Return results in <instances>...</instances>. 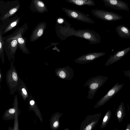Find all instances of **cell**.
I'll return each instance as SVG.
<instances>
[{
	"label": "cell",
	"mask_w": 130,
	"mask_h": 130,
	"mask_svg": "<svg viewBox=\"0 0 130 130\" xmlns=\"http://www.w3.org/2000/svg\"><path fill=\"white\" fill-rule=\"evenodd\" d=\"M19 48L17 41L15 39L5 41L4 45V51L9 61L14 62L16 52Z\"/></svg>",
	"instance_id": "5b68a950"
},
{
	"label": "cell",
	"mask_w": 130,
	"mask_h": 130,
	"mask_svg": "<svg viewBox=\"0 0 130 130\" xmlns=\"http://www.w3.org/2000/svg\"><path fill=\"white\" fill-rule=\"evenodd\" d=\"M35 103V101L33 100L30 101V103L31 105H34Z\"/></svg>",
	"instance_id": "83f0119b"
},
{
	"label": "cell",
	"mask_w": 130,
	"mask_h": 130,
	"mask_svg": "<svg viewBox=\"0 0 130 130\" xmlns=\"http://www.w3.org/2000/svg\"><path fill=\"white\" fill-rule=\"evenodd\" d=\"M46 26V24L45 23L41 22L38 24L33 30L30 38V41L34 42L41 37Z\"/></svg>",
	"instance_id": "ba28073f"
},
{
	"label": "cell",
	"mask_w": 130,
	"mask_h": 130,
	"mask_svg": "<svg viewBox=\"0 0 130 130\" xmlns=\"http://www.w3.org/2000/svg\"><path fill=\"white\" fill-rule=\"evenodd\" d=\"M3 34L0 32V57L3 64L5 63L4 45L5 41L3 38Z\"/></svg>",
	"instance_id": "2e32d148"
},
{
	"label": "cell",
	"mask_w": 130,
	"mask_h": 130,
	"mask_svg": "<svg viewBox=\"0 0 130 130\" xmlns=\"http://www.w3.org/2000/svg\"><path fill=\"white\" fill-rule=\"evenodd\" d=\"M21 93H22L23 97L24 98H26L28 96V94L26 89L24 87L21 88Z\"/></svg>",
	"instance_id": "ffe728a7"
},
{
	"label": "cell",
	"mask_w": 130,
	"mask_h": 130,
	"mask_svg": "<svg viewBox=\"0 0 130 130\" xmlns=\"http://www.w3.org/2000/svg\"><path fill=\"white\" fill-rule=\"evenodd\" d=\"M34 3L36 8L39 11L43 12L46 10L44 4L41 1L35 0Z\"/></svg>",
	"instance_id": "e0dca14e"
},
{
	"label": "cell",
	"mask_w": 130,
	"mask_h": 130,
	"mask_svg": "<svg viewBox=\"0 0 130 130\" xmlns=\"http://www.w3.org/2000/svg\"><path fill=\"white\" fill-rule=\"evenodd\" d=\"M91 12L97 18L107 21L119 20L123 18L122 16L117 13L104 10L95 9L92 10Z\"/></svg>",
	"instance_id": "3957f363"
},
{
	"label": "cell",
	"mask_w": 130,
	"mask_h": 130,
	"mask_svg": "<svg viewBox=\"0 0 130 130\" xmlns=\"http://www.w3.org/2000/svg\"><path fill=\"white\" fill-rule=\"evenodd\" d=\"M98 84L96 83H93L90 86V88L92 89H95L98 87Z\"/></svg>",
	"instance_id": "7402d4cb"
},
{
	"label": "cell",
	"mask_w": 130,
	"mask_h": 130,
	"mask_svg": "<svg viewBox=\"0 0 130 130\" xmlns=\"http://www.w3.org/2000/svg\"><path fill=\"white\" fill-rule=\"evenodd\" d=\"M19 22V19H17L11 22L5 23L1 26L0 32L4 34L9 32L16 27Z\"/></svg>",
	"instance_id": "4fadbf2b"
},
{
	"label": "cell",
	"mask_w": 130,
	"mask_h": 130,
	"mask_svg": "<svg viewBox=\"0 0 130 130\" xmlns=\"http://www.w3.org/2000/svg\"><path fill=\"white\" fill-rule=\"evenodd\" d=\"M116 31L119 36L122 38H130V30L123 25L117 26L115 28Z\"/></svg>",
	"instance_id": "7c38bea8"
},
{
	"label": "cell",
	"mask_w": 130,
	"mask_h": 130,
	"mask_svg": "<svg viewBox=\"0 0 130 130\" xmlns=\"http://www.w3.org/2000/svg\"><path fill=\"white\" fill-rule=\"evenodd\" d=\"M124 75L130 78V70L126 71H124Z\"/></svg>",
	"instance_id": "44dd1931"
},
{
	"label": "cell",
	"mask_w": 130,
	"mask_h": 130,
	"mask_svg": "<svg viewBox=\"0 0 130 130\" xmlns=\"http://www.w3.org/2000/svg\"><path fill=\"white\" fill-rule=\"evenodd\" d=\"M117 119L120 123L122 122L124 118L126 116L124 104L121 102L117 109L115 113Z\"/></svg>",
	"instance_id": "5bb4252c"
},
{
	"label": "cell",
	"mask_w": 130,
	"mask_h": 130,
	"mask_svg": "<svg viewBox=\"0 0 130 130\" xmlns=\"http://www.w3.org/2000/svg\"><path fill=\"white\" fill-rule=\"evenodd\" d=\"M91 129V126L90 125H89L87 126L85 129L86 130H90Z\"/></svg>",
	"instance_id": "4316f807"
},
{
	"label": "cell",
	"mask_w": 130,
	"mask_h": 130,
	"mask_svg": "<svg viewBox=\"0 0 130 130\" xmlns=\"http://www.w3.org/2000/svg\"><path fill=\"white\" fill-rule=\"evenodd\" d=\"M67 2L76 5L81 6L87 5L94 6L95 4L93 0H65Z\"/></svg>",
	"instance_id": "9a60e30c"
},
{
	"label": "cell",
	"mask_w": 130,
	"mask_h": 130,
	"mask_svg": "<svg viewBox=\"0 0 130 130\" xmlns=\"http://www.w3.org/2000/svg\"><path fill=\"white\" fill-rule=\"evenodd\" d=\"M55 71L56 74L62 78H64L67 76L73 75V73L72 69L69 66L57 68Z\"/></svg>",
	"instance_id": "8fae6325"
},
{
	"label": "cell",
	"mask_w": 130,
	"mask_h": 130,
	"mask_svg": "<svg viewBox=\"0 0 130 130\" xmlns=\"http://www.w3.org/2000/svg\"><path fill=\"white\" fill-rule=\"evenodd\" d=\"M56 30V34L61 40H65L69 37L74 36L88 40L90 44L100 43L101 39L100 34L93 30L88 29L75 30L73 28L60 27Z\"/></svg>",
	"instance_id": "6da1fadb"
},
{
	"label": "cell",
	"mask_w": 130,
	"mask_h": 130,
	"mask_svg": "<svg viewBox=\"0 0 130 130\" xmlns=\"http://www.w3.org/2000/svg\"><path fill=\"white\" fill-rule=\"evenodd\" d=\"M64 19L61 18H59L57 20V22L59 24H62L64 22Z\"/></svg>",
	"instance_id": "cb8c5ba5"
},
{
	"label": "cell",
	"mask_w": 130,
	"mask_h": 130,
	"mask_svg": "<svg viewBox=\"0 0 130 130\" xmlns=\"http://www.w3.org/2000/svg\"><path fill=\"white\" fill-rule=\"evenodd\" d=\"M28 28L27 24H25L17 28L11 34L3 37V38L5 41L10 39L16 40L18 43L19 48L22 52L24 54H29L30 52L26 45L27 38L23 37Z\"/></svg>",
	"instance_id": "7a4b0ae2"
},
{
	"label": "cell",
	"mask_w": 130,
	"mask_h": 130,
	"mask_svg": "<svg viewBox=\"0 0 130 130\" xmlns=\"http://www.w3.org/2000/svg\"><path fill=\"white\" fill-rule=\"evenodd\" d=\"M125 130H130V123L127 124Z\"/></svg>",
	"instance_id": "d4e9b609"
},
{
	"label": "cell",
	"mask_w": 130,
	"mask_h": 130,
	"mask_svg": "<svg viewBox=\"0 0 130 130\" xmlns=\"http://www.w3.org/2000/svg\"><path fill=\"white\" fill-rule=\"evenodd\" d=\"M124 86V84L119 85V82L115 84L108 91L102 99V103L107 102L119 91Z\"/></svg>",
	"instance_id": "30bf717a"
},
{
	"label": "cell",
	"mask_w": 130,
	"mask_h": 130,
	"mask_svg": "<svg viewBox=\"0 0 130 130\" xmlns=\"http://www.w3.org/2000/svg\"><path fill=\"white\" fill-rule=\"evenodd\" d=\"M15 109L14 108H10L8 110V112L9 113L11 114H14L15 112Z\"/></svg>",
	"instance_id": "603a6c76"
},
{
	"label": "cell",
	"mask_w": 130,
	"mask_h": 130,
	"mask_svg": "<svg viewBox=\"0 0 130 130\" xmlns=\"http://www.w3.org/2000/svg\"><path fill=\"white\" fill-rule=\"evenodd\" d=\"M106 54L103 52H94L84 54L78 57L74 60V62L80 64H85L92 61Z\"/></svg>",
	"instance_id": "8992f818"
},
{
	"label": "cell",
	"mask_w": 130,
	"mask_h": 130,
	"mask_svg": "<svg viewBox=\"0 0 130 130\" xmlns=\"http://www.w3.org/2000/svg\"><path fill=\"white\" fill-rule=\"evenodd\" d=\"M18 8V7H17L11 9L3 17L2 20H4L14 14L17 11Z\"/></svg>",
	"instance_id": "ac0fdd59"
},
{
	"label": "cell",
	"mask_w": 130,
	"mask_h": 130,
	"mask_svg": "<svg viewBox=\"0 0 130 130\" xmlns=\"http://www.w3.org/2000/svg\"><path fill=\"white\" fill-rule=\"evenodd\" d=\"M130 51V47L116 52L110 55L106 62L105 66H107L116 62L124 57Z\"/></svg>",
	"instance_id": "9c48e42d"
},
{
	"label": "cell",
	"mask_w": 130,
	"mask_h": 130,
	"mask_svg": "<svg viewBox=\"0 0 130 130\" xmlns=\"http://www.w3.org/2000/svg\"><path fill=\"white\" fill-rule=\"evenodd\" d=\"M109 7L119 10L128 11L129 9L127 4L122 0H102Z\"/></svg>",
	"instance_id": "52a82bcc"
},
{
	"label": "cell",
	"mask_w": 130,
	"mask_h": 130,
	"mask_svg": "<svg viewBox=\"0 0 130 130\" xmlns=\"http://www.w3.org/2000/svg\"><path fill=\"white\" fill-rule=\"evenodd\" d=\"M58 123L57 121H56L54 123L53 125L54 127H56L58 126Z\"/></svg>",
	"instance_id": "484cf974"
},
{
	"label": "cell",
	"mask_w": 130,
	"mask_h": 130,
	"mask_svg": "<svg viewBox=\"0 0 130 130\" xmlns=\"http://www.w3.org/2000/svg\"><path fill=\"white\" fill-rule=\"evenodd\" d=\"M111 112L110 110H109L106 113L105 116L104 117L103 120V122L104 123V125L105 126L106 125H107L108 122L109 121L111 115Z\"/></svg>",
	"instance_id": "d6986e66"
},
{
	"label": "cell",
	"mask_w": 130,
	"mask_h": 130,
	"mask_svg": "<svg viewBox=\"0 0 130 130\" xmlns=\"http://www.w3.org/2000/svg\"><path fill=\"white\" fill-rule=\"evenodd\" d=\"M62 9L70 18L86 23H94V22L90 18L78 11L63 7L62 8Z\"/></svg>",
	"instance_id": "277c9868"
}]
</instances>
